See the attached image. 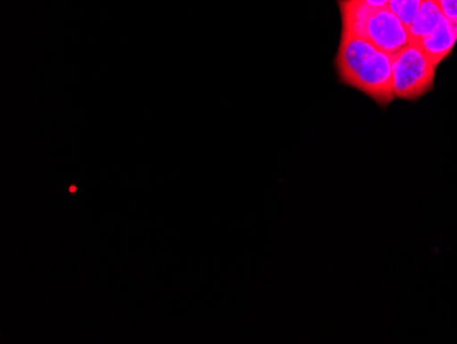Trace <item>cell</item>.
Returning <instances> with one entry per match:
<instances>
[{
    "label": "cell",
    "mask_w": 457,
    "mask_h": 344,
    "mask_svg": "<svg viewBox=\"0 0 457 344\" xmlns=\"http://www.w3.org/2000/svg\"><path fill=\"white\" fill-rule=\"evenodd\" d=\"M444 17L457 24V0H436Z\"/></svg>",
    "instance_id": "obj_7"
},
{
    "label": "cell",
    "mask_w": 457,
    "mask_h": 344,
    "mask_svg": "<svg viewBox=\"0 0 457 344\" xmlns=\"http://www.w3.org/2000/svg\"><path fill=\"white\" fill-rule=\"evenodd\" d=\"M457 42V24L449 21L445 17L441 18L440 24L434 28L428 36L420 40L422 50L428 54L434 65L438 66L444 59L451 55Z\"/></svg>",
    "instance_id": "obj_4"
},
{
    "label": "cell",
    "mask_w": 457,
    "mask_h": 344,
    "mask_svg": "<svg viewBox=\"0 0 457 344\" xmlns=\"http://www.w3.org/2000/svg\"><path fill=\"white\" fill-rule=\"evenodd\" d=\"M423 2L425 0H389L387 7L400 18V21L405 27L410 28L415 21Z\"/></svg>",
    "instance_id": "obj_6"
},
{
    "label": "cell",
    "mask_w": 457,
    "mask_h": 344,
    "mask_svg": "<svg viewBox=\"0 0 457 344\" xmlns=\"http://www.w3.org/2000/svg\"><path fill=\"white\" fill-rule=\"evenodd\" d=\"M443 17V13L436 4V0H425L415 21L408 28L412 43H420L425 36H428L434 28L440 24Z\"/></svg>",
    "instance_id": "obj_5"
},
{
    "label": "cell",
    "mask_w": 457,
    "mask_h": 344,
    "mask_svg": "<svg viewBox=\"0 0 457 344\" xmlns=\"http://www.w3.org/2000/svg\"><path fill=\"white\" fill-rule=\"evenodd\" d=\"M367 6L372 7V9H382L386 7L389 4V0H361Z\"/></svg>",
    "instance_id": "obj_8"
},
{
    "label": "cell",
    "mask_w": 457,
    "mask_h": 344,
    "mask_svg": "<svg viewBox=\"0 0 457 344\" xmlns=\"http://www.w3.org/2000/svg\"><path fill=\"white\" fill-rule=\"evenodd\" d=\"M343 29L366 38L379 50L396 55L412 43L408 28L389 7L372 9L361 0H338Z\"/></svg>",
    "instance_id": "obj_2"
},
{
    "label": "cell",
    "mask_w": 457,
    "mask_h": 344,
    "mask_svg": "<svg viewBox=\"0 0 457 344\" xmlns=\"http://www.w3.org/2000/svg\"><path fill=\"white\" fill-rule=\"evenodd\" d=\"M393 56L366 38L343 29L336 55L338 80L344 86L363 92L379 106L386 107L395 100Z\"/></svg>",
    "instance_id": "obj_1"
},
{
    "label": "cell",
    "mask_w": 457,
    "mask_h": 344,
    "mask_svg": "<svg viewBox=\"0 0 457 344\" xmlns=\"http://www.w3.org/2000/svg\"><path fill=\"white\" fill-rule=\"evenodd\" d=\"M437 66L417 43L393 56V92L395 97L415 102L425 96L434 87Z\"/></svg>",
    "instance_id": "obj_3"
}]
</instances>
